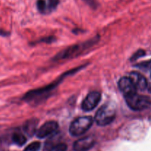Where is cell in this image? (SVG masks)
<instances>
[{
	"mask_svg": "<svg viewBox=\"0 0 151 151\" xmlns=\"http://www.w3.org/2000/svg\"><path fill=\"white\" fill-rule=\"evenodd\" d=\"M148 88V91L151 92V81L149 83H147V88Z\"/></svg>",
	"mask_w": 151,
	"mask_h": 151,
	"instance_id": "ffe728a7",
	"label": "cell"
},
{
	"mask_svg": "<svg viewBox=\"0 0 151 151\" xmlns=\"http://www.w3.org/2000/svg\"><path fill=\"white\" fill-rule=\"evenodd\" d=\"M38 120L35 118H32L27 121L23 126V130L27 135L32 137L36 133Z\"/></svg>",
	"mask_w": 151,
	"mask_h": 151,
	"instance_id": "30bf717a",
	"label": "cell"
},
{
	"mask_svg": "<svg viewBox=\"0 0 151 151\" xmlns=\"http://www.w3.org/2000/svg\"><path fill=\"white\" fill-rule=\"evenodd\" d=\"M60 3V0H48L47 4V10L49 12H52L55 10Z\"/></svg>",
	"mask_w": 151,
	"mask_h": 151,
	"instance_id": "4fadbf2b",
	"label": "cell"
},
{
	"mask_svg": "<svg viewBox=\"0 0 151 151\" xmlns=\"http://www.w3.org/2000/svg\"><path fill=\"white\" fill-rule=\"evenodd\" d=\"M118 86L125 97L137 92V89H136L134 85L131 82L130 78H127V77H124L119 80L118 82Z\"/></svg>",
	"mask_w": 151,
	"mask_h": 151,
	"instance_id": "9c48e42d",
	"label": "cell"
},
{
	"mask_svg": "<svg viewBox=\"0 0 151 151\" xmlns=\"http://www.w3.org/2000/svg\"><path fill=\"white\" fill-rule=\"evenodd\" d=\"M116 113V105L112 102H109L98 109L94 116V121L98 125L106 126L113 122Z\"/></svg>",
	"mask_w": 151,
	"mask_h": 151,
	"instance_id": "6da1fadb",
	"label": "cell"
},
{
	"mask_svg": "<svg viewBox=\"0 0 151 151\" xmlns=\"http://www.w3.org/2000/svg\"><path fill=\"white\" fill-rule=\"evenodd\" d=\"M36 7L38 11L42 14L47 13V4L45 0H37Z\"/></svg>",
	"mask_w": 151,
	"mask_h": 151,
	"instance_id": "7c38bea8",
	"label": "cell"
},
{
	"mask_svg": "<svg viewBox=\"0 0 151 151\" xmlns=\"http://www.w3.org/2000/svg\"><path fill=\"white\" fill-rule=\"evenodd\" d=\"M11 140L14 144L18 146H22L26 143L27 139L23 134L20 133H14L11 137Z\"/></svg>",
	"mask_w": 151,
	"mask_h": 151,
	"instance_id": "8fae6325",
	"label": "cell"
},
{
	"mask_svg": "<svg viewBox=\"0 0 151 151\" xmlns=\"http://www.w3.org/2000/svg\"><path fill=\"white\" fill-rule=\"evenodd\" d=\"M98 41L97 38H94V39H91L90 41H88L87 42L83 43V44H76V45L71 46L69 47L68 48L65 49L64 50L60 52V53L56 55L55 56L54 59L55 60H63V59H67L69 58L74 57V56H77L78 54L83 52V50H86L88 47H91V46L94 45L97 41Z\"/></svg>",
	"mask_w": 151,
	"mask_h": 151,
	"instance_id": "7a4b0ae2",
	"label": "cell"
},
{
	"mask_svg": "<svg viewBox=\"0 0 151 151\" xmlns=\"http://www.w3.org/2000/svg\"><path fill=\"white\" fill-rule=\"evenodd\" d=\"M145 51L144 50H139V51H137V52H135V54H134V55L131 57V60H137L138 58H141L142 56L145 55Z\"/></svg>",
	"mask_w": 151,
	"mask_h": 151,
	"instance_id": "ac0fdd59",
	"label": "cell"
},
{
	"mask_svg": "<svg viewBox=\"0 0 151 151\" xmlns=\"http://www.w3.org/2000/svg\"><path fill=\"white\" fill-rule=\"evenodd\" d=\"M93 119L91 116L78 117L72 122L69 127V133L72 137H79L89 130L93 125Z\"/></svg>",
	"mask_w": 151,
	"mask_h": 151,
	"instance_id": "3957f363",
	"label": "cell"
},
{
	"mask_svg": "<svg viewBox=\"0 0 151 151\" xmlns=\"http://www.w3.org/2000/svg\"><path fill=\"white\" fill-rule=\"evenodd\" d=\"M101 99V94L99 91H94L90 92L83 101L81 107L85 111H91L97 107Z\"/></svg>",
	"mask_w": 151,
	"mask_h": 151,
	"instance_id": "5b68a950",
	"label": "cell"
},
{
	"mask_svg": "<svg viewBox=\"0 0 151 151\" xmlns=\"http://www.w3.org/2000/svg\"><path fill=\"white\" fill-rule=\"evenodd\" d=\"M41 147V143L39 142H35L29 144L24 151H38Z\"/></svg>",
	"mask_w": 151,
	"mask_h": 151,
	"instance_id": "5bb4252c",
	"label": "cell"
},
{
	"mask_svg": "<svg viewBox=\"0 0 151 151\" xmlns=\"http://www.w3.org/2000/svg\"><path fill=\"white\" fill-rule=\"evenodd\" d=\"M128 78H130L137 90L145 91L147 88V83L148 82L147 81V79L139 72H131Z\"/></svg>",
	"mask_w": 151,
	"mask_h": 151,
	"instance_id": "52a82bcc",
	"label": "cell"
},
{
	"mask_svg": "<svg viewBox=\"0 0 151 151\" xmlns=\"http://www.w3.org/2000/svg\"><path fill=\"white\" fill-rule=\"evenodd\" d=\"M58 128V124L55 121H48L45 122L44 125H41L38 130H37L36 134L37 137L40 139L45 138L48 136L52 134Z\"/></svg>",
	"mask_w": 151,
	"mask_h": 151,
	"instance_id": "8992f818",
	"label": "cell"
},
{
	"mask_svg": "<svg viewBox=\"0 0 151 151\" xmlns=\"http://www.w3.org/2000/svg\"><path fill=\"white\" fill-rule=\"evenodd\" d=\"M125 101L128 107L134 111H142L148 109L151 106L150 97L145 95H140L137 92L125 97Z\"/></svg>",
	"mask_w": 151,
	"mask_h": 151,
	"instance_id": "277c9868",
	"label": "cell"
},
{
	"mask_svg": "<svg viewBox=\"0 0 151 151\" xmlns=\"http://www.w3.org/2000/svg\"><path fill=\"white\" fill-rule=\"evenodd\" d=\"M66 150H67V145L63 143H60L52 147L48 151H66Z\"/></svg>",
	"mask_w": 151,
	"mask_h": 151,
	"instance_id": "9a60e30c",
	"label": "cell"
},
{
	"mask_svg": "<svg viewBox=\"0 0 151 151\" xmlns=\"http://www.w3.org/2000/svg\"><path fill=\"white\" fill-rule=\"evenodd\" d=\"M136 66L138 68H140L142 69H151V60L139 63Z\"/></svg>",
	"mask_w": 151,
	"mask_h": 151,
	"instance_id": "e0dca14e",
	"label": "cell"
},
{
	"mask_svg": "<svg viewBox=\"0 0 151 151\" xmlns=\"http://www.w3.org/2000/svg\"><path fill=\"white\" fill-rule=\"evenodd\" d=\"M95 144V140L91 137H86L80 139L75 142L73 145L75 151H88L92 148Z\"/></svg>",
	"mask_w": 151,
	"mask_h": 151,
	"instance_id": "ba28073f",
	"label": "cell"
},
{
	"mask_svg": "<svg viewBox=\"0 0 151 151\" xmlns=\"http://www.w3.org/2000/svg\"><path fill=\"white\" fill-rule=\"evenodd\" d=\"M83 1L86 4H88L91 9H94V10H96L99 6V3L97 0H83Z\"/></svg>",
	"mask_w": 151,
	"mask_h": 151,
	"instance_id": "2e32d148",
	"label": "cell"
},
{
	"mask_svg": "<svg viewBox=\"0 0 151 151\" xmlns=\"http://www.w3.org/2000/svg\"><path fill=\"white\" fill-rule=\"evenodd\" d=\"M8 34H9L8 32L4 31V29H0V35H2V36H7V35H8Z\"/></svg>",
	"mask_w": 151,
	"mask_h": 151,
	"instance_id": "d6986e66",
	"label": "cell"
}]
</instances>
